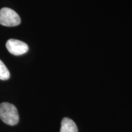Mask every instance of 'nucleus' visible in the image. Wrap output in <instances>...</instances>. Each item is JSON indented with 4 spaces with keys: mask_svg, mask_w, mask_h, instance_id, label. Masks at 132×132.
<instances>
[{
    "mask_svg": "<svg viewBox=\"0 0 132 132\" xmlns=\"http://www.w3.org/2000/svg\"><path fill=\"white\" fill-rule=\"evenodd\" d=\"M0 119L7 125L17 124L19 121L17 109L14 105L7 102L0 103Z\"/></svg>",
    "mask_w": 132,
    "mask_h": 132,
    "instance_id": "f257e3e1",
    "label": "nucleus"
},
{
    "mask_svg": "<svg viewBox=\"0 0 132 132\" xmlns=\"http://www.w3.org/2000/svg\"><path fill=\"white\" fill-rule=\"evenodd\" d=\"M21 19L17 13L8 7L0 9V24L5 26L12 27L20 24Z\"/></svg>",
    "mask_w": 132,
    "mask_h": 132,
    "instance_id": "f03ea898",
    "label": "nucleus"
},
{
    "mask_svg": "<svg viewBox=\"0 0 132 132\" xmlns=\"http://www.w3.org/2000/svg\"><path fill=\"white\" fill-rule=\"evenodd\" d=\"M6 48L10 53L15 56L21 55L28 51V45L22 41L11 39L7 41Z\"/></svg>",
    "mask_w": 132,
    "mask_h": 132,
    "instance_id": "7ed1b4c3",
    "label": "nucleus"
},
{
    "mask_svg": "<svg viewBox=\"0 0 132 132\" xmlns=\"http://www.w3.org/2000/svg\"><path fill=\"white\" fill-rule=\"evenodd\" d=\"M60 132H78V128L71 119L64 118L61 121Z\"/></svg>",
    "mask_w": 132,
    "mask_h": 132,
    "instance_id": "20e7f679",
    "label": "nucleus"
},
{
    "mask_svg": "<svg viewBox=\"0 0 132 132\" xmlns=\"http://www.w3.org/2000/svg\"><path fill=\"white\" fill-rule=\"evenodd\" d=\"M10 78V72L5 64L0 60V80H7Z\"/></svg>",
    "mask_w": 132,
    "mask_h": 132,
    "instance_id": "39448f33",
    "label": "nucleus"
}]
</instances>
